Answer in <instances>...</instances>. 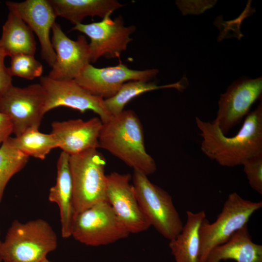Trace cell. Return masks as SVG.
I'll list each match as a JSON object with an SVG mask.
<instances>
[{
	"label": "cell",
	"mask_w": 262,
	"mask_h": 262,
	"mask_svg": "<svg viewBox=\"0 0 262 262\" xmlns=\"http://www.w3.org/2000/svg\"><path fill=\"white\" fill-rule=\"evenodd\" d=\"M202 138L200 149L210 159L224 167H233L262 152V103L245 118L234 136L224 134L213 121L195 118Z\"/></svg>",
	"instance_id": "cell-1"
},
{
	"label": "cell",
	"mask_w": 262,
	"mask_h": 262,
	"mask_svg": "<svg viewBox=\"0 0 262 262\" xmlns=\"http://www.w3.org/2000/svg\"><path fill=\"white\" fill-rule=\"evenodd\" d=\"M141 122L131 110H123L102 123L99 147L105 149L133 170L148 176L157 170L153 158L146 151Z\"/></svg>",
	"instance_id": "cell-2"
},
{
	"label": "cell",
	"mask_w": 262,
	"mask_h": 262,
	"mask_svg": "<svg viewBox=\"0 0 262 262\" xmlns=\"http://www.w3.org/2000/svg\"><path fill=\"white\" fill-rule=\"evenodd\" d=\"M58 246L57 236L46 220H14L0 245L3 262H42Z\"/></svg>",
	"instance_id": "cell-3"
},
{
	"label": "cell",
	"mask_w": 262,
	"mask_h": 262,
	"mask_svg": "<svg viewBox=\"0 0 262 262\" xmlns=\"http://www.w3.org/2000/svg\"><path fill=\"white\" fill-rule=\"evenodd\" d=\"M75 214L107 200L106 161L97 149L69 156Z\"/></svg>",
	"instance_id": "cell-4"
},
{
	"label": "cell",
	"mask_w": 262,
	"mask_h": 262,
	"mask_svg": "<svg viewBox=\"0 0 262 262\" xmlns=\"http://www.w3.org/2000/svg\"><path fill=\"white\" fill-rule=\"evenodd\" d=\"M132 185L141 210L150 226L169 241L175 238L183 225L171 196L139 171L133 170Z\"/></svg>",
	"instance_id": "cell-5"
},
{
	"label": "cell",
	"mask_w": 262,
	"mask_h": 262,
	"mask_svg": "<svg viewBox=\"0 0 262 262\" xmlns=\"http://www.w3.org/2000/svg\"><path fill=\"white\" fill-rule=\"evenodd\" d=\"M262 207V201L245 199L235 192L229 194L215 221L210 223L206 218L200 227V262H205L214 248L247 225L252 215Z\"/></svg>",
	"instance_id": "cell-6"
},
{
	"label": "cell",
	"mask_w": 262,
	"mask_h": 262,
	"mask_svg": "<svg viewBox=\"0 0 262 262\" xmlns=\"http://www.w3.org/2000/svg\"><path fill=\"white\" fill-rule=\"evenodd\" d=\"M130 234L107 200L76 214L71 231L76 241L91 246L111 244Z\"/></svg>",
	"instance_id": "cell-7"
},
{
	"label": "cell",
	"mask_w": 262,
	"mask_h": 262,
	"mask_svg": "<svg viewBox=\"0 0 262 262\" xmlns=\"http://www.w3.org/2000/svg\"><path fill=\"white\" fill-rule=\"evenodd\" d=\"M45 99L40 83L24 87L12 84L0 95V113L10 117L15 136L31 128L39 129L45 115Z\"/></svg>",
	"instance_id": "cell-8"
},
{
	"label": "cell",
	"mask_w": 262,
	"mask_h": 262,
	"mask_svg": "<svg viewBox=\"0 0 262 262\" xmlns=\"http://www.w3.org/2000/svg\"><path fill=\"white\" fill-rule=\"evenodd\" d=\"M39 83L45 92V114L54 108L64 106L82 113L92 111L98 115L102 123L112 116L102 98L91 94L74 80H58L45 76L40 77Z\"/></svg>",
	"instance_id": "cell-9"
},
{
	"label": "cell",
	"mask_w": 262,
	"mask_h": 262,
	"mask_svg": "<svg viewBox=\"0 0 262 262\" xmlns=\"http://www.w3.org/2000/svg\"><path fill=\"white\" fill-rule=\"evenodd\" d=\"M110 15H107L99 22L78 24L71 29L83 33L90 38L91 62H96L102 56L119 58L132 40L130 37L135 30V26L125 27L121 17L113 20Z\"/></svg>",
	"instance_id": "cell-10"
},
{
	"label": "cell",
	"mask_w": 262,
	"mask_h": 262,
	"mask_svg": "<svg viewBox=\"0 0 262 262\" xmlns=\"http://www.w3.org/2000/svg\"><path fill=\"white\" fill-rule=\"evenodd\" d=\"M262 78L236 80L220 95L214 123L225 135L250 112L252 104L262 96Z\"/></svg>",
	"instance_id": "cell-11"
},
{
	"label": "cell",
	"mask_w": 262,
	"mask_h": 262,
	"mask_svg": "<svg viewBox=\"0 0 262 262\" xmlns=\"http://www.w3.org/2000/svg\"><path fill=\"white\" fill-rule=\"evenodd\" d=\"M158 73L156 69H131L121 63L103 68H97L89 64L74 80L91 94L106 99L114 96L126 82H148Z\"/></svg>",
	"instance_id": "cell-12"
},
{
	"label": "cell",
	"mask_w": 262,
	"mask_h": 262,
	"mask_svg": "<svg viewBox=\"0 0 262 262\" xmlns=\"http://www.w3.org/2000/svg\"><path fill=\"white\" fill-rule=\"evenodd\" d=\"M129 173L107 175V201L130 233L145 231L150 227L137 200Z\"/></svg>",
	"instance_id": "cell-13"
},
{
	"label": "cell",
	"mask_w": 262,
	"mask_h": 262,
	"mask_svg": "<svg viewBox=\"0 0 262 262\" xmlns=\"http://www.w3.org/2000/svg\"><path fill=\"white\" fill-rule=\"evenodd\" d=\"M51 42L56 54V61L48 77L58 80H74L91 62V52L85 37L70 39L56 22L52 28Z\"/></svg>",
	"instance_id": "cell-14"
},
{
	"label": "cell",
	"mask_w": 262,
	"mask_h": 262,
	"mask_svg": "<svg viewBox=\"0 0 262 262\" xmlns=\"http://www.w3.org/2000/svg\"><path fill=\"white\" fill-rule=\"evenodd\" d=\"M5 4L9 12L18 16L36 35L41 57L52 67L56 61V54L49 34L57 16L49 0L7 1Z\"/></svg>",
	"instance_id": "cell-15"
},
{
	"label": "cell",
	"mask_w": 262,
	"mask_h": 262,
	"mask_svg": "<svg viewBox=\"0 0 262 262\" xmlns=\"http://www.w3.org/2000/svg\"><path fill=\"white\" fill-rule=\"evenodd\" d=\"M102 126L99 117L84 121L81 119L54 121L51 132L58 142V147L69 156L99 147L98 138Z\"/></svg>",
	"instance_id": "cell-16"
},
{
	"label": "cell",
	"mask_w": 262,
	"mask_h": 262,
	"mask_svg": "<svg viewBox=\"0 0 262 262\" xmlns=\"http://www.w3.org/2000/svg\"><path fill=\"white\" fill-rule=\"evenodd\" d=\"M69 155L62 151L57 163L55 184L49 191L48 199L57 204L60 213L61 234L64 238L71 236L75 215L73 203V186L69 163Z\"/></svg>",
	"instance_id": "cell-17"
},
{
	"label": "cell",
	"mask_w": 262,
	"mask_h": 262,
	"mask_svg": "<svg viewBox=\"0 0 262 262\" xmlns=\"http://www.w3.org/2000/svg\"><path fill=\"white\" fill-rule=\"evenodd\" d=\"M228 260L236 262H262V246L252 241L247 225L236 231L226 242L214 248L205 262Z\"/></svg>",
	"instance_id": "cell-18"
},
{
	"label": "cell",
	"mask_w": 262,
	"mask_h": 262,
	"mask_svg": "<svg viewBox=\"0 0 262 262\" xmlns=\"http://www.w3.org/2000/svg\"><path fill=\"white\" fill-rule=\"evenodd\" d=\"M187 219L181 232L169 241V247L175 262H200L199 229L206 218L204 211H187Z\"/></svg>",
	"instance_id": "cell-19"
},
{
	"label": "cell",
	"mask_w": 262,
	"mask_h": 262,
	"mask_svg": "<svg viewBox=\"0 0 262 262\" xmlns=\"http://www.w3.org/2000/svg\"><path fill=\"white\" fill-rule=\"evenodd\" d=\"M56 16L66 18L74 25L86 16L104 17L123 5L115 0H49Z\"/></svg>",
	"instance_id": "cell-20"
},
{
	"label": "cell",
	"mask_w": 262,
	"mask_h": 262,
	"mask_svg": "<svg viewBox=\"0 0 262 262\" xmlns=\"http://www.w3.org/2000/svg\"><path fill=\"white\" fill-rule=\"evenodd\" d=\"M0 44L10 58L20 54L34 55L36 49L33 31L22 19L10 12L2 26Z\"/></svg>",
	"instance_id": "cell-21"
},
{
	"label": "cell",
	"mask_w": 262,
	"mask_h": 262,
	"mask_svg": "<svg viewBox=\"0 0 262 262\" xmlns=\"http://www.w3.org/2000/svg\"><path fill=\"white\" fill-rule=\"evenodd\" d=\"M187 79L177 82L158 85L154 82L133 81L124 83L113 97L104 99V104L111 115L119 114L123 111L126 104L134 98L147 92L159 89L175 88L180 91L186 87Z\"/></svg>",
	"instance_id": "cell-22"
},
{
	"label": "cell",
	"mask_w": 262,
	"mask_h": 262,
	"mask_svg": "<svg viewBox=\"0 0 262 262\" xmlns=\"http://www.w3.org/2000/svg\"><path fill=\"white\" fill-rule=\"evenodd\" d=\"M12 145L24 155L44 160L53 148L58 147L54 135L40 132L38 129L31 128L21 135L9 137Z\"/></svg>",
	"instance_id": "cell-23"
},
{
	"label": "cell",
	"mask_w": 262,
	"mask_h": 262,
	"mask_svg": "<svg viewBox=\"0 0 262 262\" xmlns=\"http://www.w3.org/2000/svg\"><path fill=\"white\" fill-rule=\"evenodd\" d=\"M9 138L0 146V203L9 180L24 167L29 158L15 148Z\"/></svg>",
	"instance_id": "cell-24"
},
{
	"label": "cell",
	"mask_w": 262,
	"mask_h": 262,
	"mask_svg": "<svg viewBox=\"0 0 262 262\" xmlns=\"http://www.w3.org/2000/svg\"><path fill=\"white\" fill-rule=\"evenodd\" d=\"M12 77L16 76L28 80L41 77L43 66L34 55L20 54L11 57L10 66L8 67Z\"/></svg>",
	"instance_id": "cell-25"
},
{
	"label": "cell",
	"mask_w": 262,
	"mask_h": 262,
	"mask_svg": "<svg viewBox=\"0 0 262 262\" xmlns=\"http://www.w3.org/2000/svg\"><path fill=\"white\" fill-rule=\"evenodd\" d=\"M251 187L262 195V152L247 159L242 164Z\"/></svg>",
	"instance_id": "cell-26"
},
{
	"label": "cell",
	"mask_w": 262,
	"mask_h": 262,
	"mask_svg": "<svg viewBox=\"0 0 262 262\" xmlns=\"http://www.w3.org/2000/svg\"><path fill=\"white\" fill-rule=\"evenodd\" d=\"M7 55L0 44V95L12 85V77L4 63Z\"/></svg>",
	"instance_id": "cell-27"
},
{
	"label": "cell",
	"mask_w": 262,
	"mask_h": 262,
	"mask_svg": "<svg viewBox=\"0 0 262 262\" xmlns=\"http://www.w3.org/2000/svg\"><path fill=\"white\" fill-rule=\"evenodd\" d=\"M13 133V126L11 118L0 113V146Z\"/></svg>",
	"instance_id": "cell-28"
},
{
	"label": "cell",
	"mask_w": 262,
	"mask_h": 262,
	"mask_svg": "<svg viewBox=\"0 0 262 262\" xmlns=\"http://www.w3.org/2000/svg\"><path fill=\"white\" fill-rule=\"evenodd\" d=\"M42 262H53L49 260L47 258L45 259Z\"/></svg>",
	"instance_id": "cell-29"
},
{
	"label": "cell",
	"mask_w": 262,
	"mask_h": 262,
	"mask_svg": "<svg viewBox=\"0 0 262 262\" xmlns=\"http://www.w3.org/2000/svg\"><path fill=\"white\" fill-rule=\"evenodd\" d=\"M1 241L0 240V244H1ZM0 262H2V261H1V260L0 259Z\"/></svg>",
	"instance_id": "cell-30"
}]
</instances>
